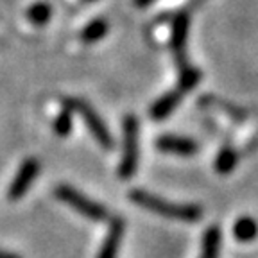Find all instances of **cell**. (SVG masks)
Returning <instances> with one entry per match:
<instances>
[{"mask_svg":"<svg viewBox=\"0 0 258 258\" xmlns=\"http://www.w3.org/2000/svg\"><path fill=\"white\" fill-rule=\"evenodd\" d=\"M221 249V230L217 226H210L203 237V249L199 258H219Z\"/></svg>","mask_w":258,"mask_h":258,"instance_id":"obj_10","label":"cell"},{"mask_svg":"<svg viewBox=\"0 0 258 258\" xmlns=\"http://www.w3.org/2000/svg\"><path fill=\"white\" fill-rule=\"evenodd\" d=\"M0 258H20V254L11 253V251H6V249H0Z\"/></svg>","mask_w":258,"mask_h":258,"instance_id":"obj_17","label":"cell"},{"mask_svg":"<svg viewBox=\"0 0 258 258\" xmlns=\"http://www.w3.org/2000/svg\"><path fill=\"white\" fill-rule=\"evenodd\" d=\"M52 16V8L47 2H36L27 9V18L34 25H45Z\"/></svg>","mask_w":258,"mask_h":258,"instance_id":"obj_16","label":"cell"},{"mask_svg":"<svg viewBox=\"0 0 258 258\" xmlns=\"http://www.w3.org/2000/svg\"><path fill=\"white\" fill-rule=\"evenodd\" d=\"M108 22L104 18H97V20L90 22L83 32H81V40L85 43H95V41L102 40V38L108 34Z\"/></svg>","mask_w":258,"mask_h":258,"instance_id":"obj_14","label":"cell"},{"mask_svg":"<svg viewBox=\"0 0 258 258\" xmlns=\"http://www.w3.org/2000/svg\"><path fill=\"white\" fill-rule=\"evenodd\" d=\"M38 172H40V161L36 158H27L20 165L16 176L13 177V181L8 190V198L11 201H18L20 198H24L25 194H27V190L32 186L34 179L38 177Z\"/></svg>","mask_w":258,"mask_h":258,"instance_id":"obj_5","label":"cell"},{"mask_svg":"<svg viewBox=\"0 0 258 258\" xmlns=\"http://www.w3.org/2000/svg\"><path fill=\"white\" fill-rule=\"evenodd\" d=\"M177 70H179V79H177V86L179 88L177 90H181V92H190L201 81V72L190 63L177 64Z\"/></svg>","mask_w":258,"mask_h":258,"instance_id":"obj_11","label":"cell"},{"mask_svg":"<svg viewBox=\"0 0 258 258\" xmlns=\"http://www.w3.org/2000/svg\"><path fill=\"white\" fill-rule=\"evenodd\" d=\"M54 194H56V198L59 199L61 203L69 205L70 208L76 210L77 214H81L83 217L90 219V221L102 222L109 217V212L106 210V206L99 205V203L93 201V199L86 198L85 194L79 192V190H76L70 185L56 186Z\"/></svg>","mask_w":258,"mask_h":258,"instance_id":"obj_2","label":"cell"},{"mask_svg":"<svg viewBox=\"0 0 258 258\" xmlns=\"http://www.w3.org/2000/svg\"><path fill=\"white\" fill-rule=\"evenodd\" d=\"M237 161H238V154L233 147L230 145H226L219 151L217 158H215V169H217L219 174H230L231 170L237 167Z\"/></svg>","mask_w":258,"mask_h":258,"instance_id":"obj_13","label":"cell"},{"mask_svg":"<svg viewBox=\"0 0 258 258\" xmlns=\"http://www.w3.org/2000/svg\"><path fill=\"white\" fill-rule=\"evenodd\" d=\"M86 2H93V0H86Z\"/></svg>","mask_w":258,"mask_h":258,"instance_id":"obj_19","label":"cell"},{"mask_svg":"<svg viewBox=\"0 0 258 258\" xmlns=\"http://www.w3.org/2000/svg\"><path fill=\"white\" fill-rule=\"evenodd\" d=\"M156 147L161 153L177 154V156H192L198 153L199 145L186 137H177V135H163L156 140Z\"/></svg>","mask_w":258,"mask_h":258,"instance_id":"obj_7","label":"cell"},{"mask_svg":"<svg viewBox=\"0 0 258 258\" xmlns=\"http://www.w3.org/2000/svg\"><path fill=\"white\" fill-rule=\"evenodd\" d=\"M129 199L140 208L149 210L165 219H174L181 222H196L201 219L203 210L198 205H179V203H169L167 199L158 198L154 194L145 190L135 188L129 192Z\"/></svg>","mask_w":258,"mask_h":258,"instance_id":"obj_1","label":"cell"},{"mask_svg":"<svg viewBox=\"0 0 258 258\" xmlns=\"http://www.w3.org/2000/svg\"><path fill=\"white\" fill-rule=\"evenodd\" d=\"M188 27H190V16L185 13L174 16L172 27H170V48H172L176 63L183 64L188 63L186 59V40H188Z\"/></svg>","mask_w":258,"mask_h":258,"instance_id":"obj_6","label":"cell"},{"mask_svg":"<svg viewBox=\"0 0 258 258\" xmlns=\"http://www.w3.org/2000/svg\"><path fill=\"white\" fill-rule=\"evenodd\" d=\"M124 230H125L124 219L120 217L113 219L111 224H109L108 235H106L104 242H102L97 258H117L118 249H120V244H122V237H124Z\"/></svg>","mask_w":258,"mask_h":258,"instance_id":"obj_8","label":"cell"},{"mask_svg":"<svg viewBox=\"0 0 258 258\" xmlns=\"http://www.w3.org/2000/svg\"><path fill=\"white\" fill-rule=\"evenodd\" d=\"M67 102L70 104L72 111H77L83 118V122L86 124L88 131L92 133V137L97 140V144L101 145L102 149H113V137L109 133L108 125L104 124V120L101 118V115L85 101L79 99H67Z\"/></svg>","mask_w":258,"mask_h":258,"instance_id":"obj_4","label":"cell"},{"mask_svg":"<svg viewBox=\"0 0 258 258\" xmlns=\"http://www.w3.org/2000/svg\"><path fill=\"white\" fill-rule=\"evenodd\" d=\"M235 238L240 242H251L256 238L258 235V224L254 219L251 217H240L233 226Z\"/></svg>","mask_w":258,"mask_h":258,"instance_id":"obj_12","label":"cell"},{"mask_svg":"<svg viewBox=\"0 0 258 258\" xmlns=\"http://www.w3.org/2000/svg\"><path fill=\"white\" fill-rule=\"evenodd\" d=\"M137 2L138 8H145V6H151L153 2H156V0H135Z\"/></svg>","mask_w":258,"mask_h":258,"instance_id":"obj_18","label":"cell"},{"mask_svg":"<svg viewBox=\"0 0 258 258\" xmlns=\"http://www.w3.org/2000/svg\"><path fill=\"white\" fill-rule=\"evenodd\" d=\"M124 151L118 165V176L122 179H131L138 167V120L133 115L124 118Z\"/></svg>","mask_w":258,"mask_h":258,"instance_id":"obj_3","label":"cell"},{"mask_svg":"<svg viewBox=\"0 0 258 258\" xmlns=\"http://www.w3.org/2000/svg\"><path fill=\"white\" fill-rule=\"evenodd\" d=\"M181 90H170L165 95H161L154 104L151 106V118L153 120H165L169 115H172L174 109L181 102Z\"/></svg>","mask_w":258,"mask_h":258,"instance_id":"obj_9","label":"cell"},{"mask_svg":"<svg viewBox=\"0 0 258 258\" xmlns=\"http://www.w3.org/2000/svg\"><path fill=\"white\" fill-rule=\"evenodd\" d=\"M72 113L74 111H72V108H70V104L64 101L63 109H61V113L56 117V120H54V133H56L57 137L64 138L72 133Z\"/></svg>","mask_w":258,"mask_h":258,"instance_id":"obj_15","label":"cell"}]
</instances>
